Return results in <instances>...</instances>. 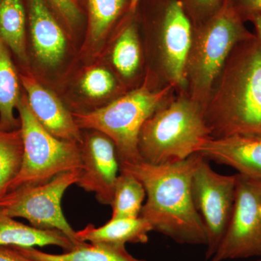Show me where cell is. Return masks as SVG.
Returning a JSON list of instances; mask_svg holds the SVG:
<instances>
[{
  "mask_svg": "<svg viewBox=\"0 0 261 261\" xmlns=\"http://www.w3.org/2000/svg\"><path fill=\"white\" fill-rule=\"evenodd\" d=\"M257 183L258 184L259 187H260L261 189V180H259V181H256Z\"/></svg>",
  "mask_w": 261,
  "mask_h": 261,
  "instance_id": "obj_31",
  "label": "cell"
},
{
  "mask_svg": "<svg viewBox=\"0 0 261 261\" xmlns=\"http://www.w3.org/2000/svg\"><path fill=\"white\" fill-rule=\"evenodd\" d=\"M79 145L82 166L77 186L94 193L99 203L111 205L120 172L114 143L99 130L84 128Z\"/></svg>",
  "mask_w": 261,
  "mask_h": 261,
  "instance_id": "obj_12",
  "label": "cell"
},
{
  "mask_svg": "<svg viewBox=\"0 0 261 261\" xmlns=\"http://www.w3.org/2000/svg\"><path fill=\"white\" fill-rule=\"evenodd\" d=\"M168 89L151 90L147 82L92 112L73 113L80 129L102 132L114 143L120 166L142 161L138 150L141 128L160 109Z\"/></svg>",
  "mask_w": 261,
  "mask_h": 261,
  "instance_id": "obj_4",
  "label": "cell"
},
{
  "mask_svg": "<svg viewBox=\"0 0 261 261\" xmlns=\"http://www.w3.org/2000/svg\"><path fill=\"white\" fill-rule=\"evenodd\" d=\"M245 21L254 13H261V0H227Z\"/></svg>",
  "mask_w": 261,
  "mask_h": 261,
  "instance_id": "obj_27",
  "label": "cell"
},
{
  "mask_svg": "<svg viewBox=\"0 0 261 261\" xmlns=\"http://www.w3.org/2000/svg\"><path fill=\"white\" fill-rule=\"evenodd\" d=\"M212 139L205 115L181 99L159 109L142 126L138 139L141 159L149 164L184 161L197 154Z\"/></svg>",
  "mask_w": 261,
  "mask_h": 261,
  "instance_id": "obj_2",
  "label": "cell"
},
{
  "mask_svg": "<svg viewBox=\"0 0 261 261\" xmlns=\"http://www.w3.org/2000/svg\"><path fill=\"white\" fill-rule=\"evenodd\" d=\"M80 171L73 170L41 185L15 189L0 199V208L10 217L28 220L34 227L61 231L78 246L84 243L65 219L61 201L65 191L76 185Z\"/></svg>",
  "mask_w": 261,
  "mask_h": 261,
  "instance_id": "obj_7",
  "label": "cell"
},
{
  "mask_svg": "<svg viewBox=\"0 0 261 261\" xmlns=\"http://www.w3.org/2000/svg\"><path fill=\"white\" fill-rule=\"evenodd\" d=\"M29 70L56 92L79 61V49L44 0H24Z\"/></svg>",
  "mask_w": 261,
  "mask_h": 261,
  "instance_id": "obj_5",
  "label": "cell"
},
{
  "mask_svg": "<svg viewBox=\"0 0 261 261\" xmlns=\"http://www.w3.org/2000/svg\"><path fill=\"white\" fill-rule=\"evenodd\" d=\"M145 197L146 192L142 182L134 175L120 171L111 204V219L140 217Z\"/></svg>",
  "mask_w": 261,
  "mask_h": 261,
  "instance_id": "obj_23",
  "label": "cell"
},
{
  "mask_svg": "<svg viewBox=\"0 0 261 261\" xmlns=\"http://www.w3.org/2000/svg\"><path fill=\"white\" fill-rule=\"evenodd\" d=\"M255 37L240 51L222 108L206 118L213 138L261 135V46Z\"/></svg>",
  "mask_w": 261,
  "mask_h": 261,
  "instance_id": "obj_3",
  "label": "cell"
},
{
  "mask_svg": "<svg viewBox=\"0 0 261 261\" xmlns=\"http://www.w3.org/2000/svg\"><path fill=\"white\" fill-rule=\"evenodd\" d=\"M18 72L29 107L37 121L57 138L80 144L82 129L59 96L41 83L30 70L18 69Z\"/></svg>",
  "mask_w": 261,
  "mask_h": 261,
  "instance_id": "obj_14",
  "label": "cell"
},
{
  "mask_svg": "<svg viewBox=\"0 0 261 261\" xmlns=\"http://www.w3.org/2000/svg\"><path fill=\"white\" fill-rule=\"evenodd\" d=\"M187 14L195 18H206V21L222 7L224 0H180Z\"/></svg>",
  "mask_w": 261,
  "mask_h": 261,
  "instance_id": "obj_26",
  "label": "cell"
},
{
  "mask_svg": "<svg viewBox=\"0 0 261 261\" xmlns=\"http://www.w3.org/2000/svg\"><path fill=\"white\" fill-rule=\"evenodd\" d=\"M17 110L23 137V161L8 192L41 185L61 173L82 168L79 144L60 140L49 133L33 115L24 91Z\"/></svg>",
  "mask_w": 261,
  "mask_h": 261,
  "instance_id": "obj_6",
  "label": "cell"
},
{
  "mask_svg": "<svg viewBox=\"0 0 261 261\" xmlns=\"http://www.w3.org/2000/svg\"><path fill=\"white\" fill-rule=\"evenodd\" d=\"M237 181L238 174H220L200 155L192 174V195L205 226L207 260L217 251L227 230L234 206Z\"/></svg>",
  "mask_w": 261,
  "mask_h": 261,
  "instance_id": "obj_8",
  "label": "cell"
},
{
  "mask_svg": "<svg viewBox=\"0 0 261 261\" xmlns=\"http://www.w3.org/2000/svg\"><path fill=\"white\" fill-rule=\"evenodd\" d=\"M206 161L234 168L238 174L261 180V135H237L212 138L198 153Z\"/></svg>",
  "mask_w": 261,
  "mask_h": 261,
  "instance_id": "obj_17",
  "label": "cell"
},
{
  "mask_svg": "<svg viewBox=\"0 0 261 261\" xmlns=\"http://www.w3.org/2000/svg\"><path fill=\"white\" fill-rule=\"evenodd\" d=\"M23 87L16 65L8 48H0V125L6 130L20 127V119L15 118L14 110L22 94Z\"/></svg>",
  "mask_w": 261,
  "mask_h": 261,
  "instance_id": "obj_22",
  "label": "cell"
},
{
  "mask_svg": "<svg viewBox=\"0 0 261 261\" xmlns=\"http://www.w3.org/2000/svg\"><path fill=\"white\" fill-rule=\"evenodd\" d=\"M153 231L148 221L142 217L115 219L100 227L88 224L76 231L80 241L89 243H106L125 245L126 243L145 244L148 233Z\"/></svg>",
  "mask_w": 261,
  "mask_h": 261,
  "instance_id": "obj_20",
  "label": "cell"
},
{
  "mask_svg": "<svg viewBox=\"0 0 261 261\" xmlns=\"http://www.w3.org/2000/svg\"><path fill=\"white\" fill-rule=\"evenodd\" d=\"M2 45H3V42H2L1 39H0V48H1Z\"/></svg>",
  "mask_w": 261,
  "mask_h": 261,
  "instance_id": "obj_32",
  "label": "cell"
},
{
  "mask_svg": "<svg viewBox=\"0 0 261 261\" xmlns=\"http://www.w3.org/2000/svg\"><path fill=\"white\" fill-rule=\"evenodd\" d=\"M23 142L20 127L6 130L0 125V199L21 167Z\"/></svg>",
  "mask_w": 261,
  "mask_h": 261,
  "instance_id": "obj_24",
  "label": "cell"
},
{
  "mask_svg": "<svg viewBox=\"0 0 261 261\" xmlns=\"http://www.w3.org/2000/svg\"><path fill=\"white\" fill-rule=\"evenodd\" d=\"M261 256V189L238 173L232 216L217 251L208 261Z\"/></svg>",
  "mask_w": 261,
  "mask_h": 261,
  "instance_id": "obj_9",
  "label": "cell"
},
{
  "mask_svg": "<svg viewBox=\"0 0 261 261\" xmlns=\"http://www.w3.org/2000/svg\"><path fill=\"white\" fill-rule=\"evenodd\" d=\"M247 20L252 21L255 25L257 36H258L259 42L261 46V13H254L250 15Z\"/></svg>",
  "mask_w": 261,
  "mask_h": 261,
  "instance_id": "obj_29",
  "label": "cell"
},
{
  "mask_svg": "<svg viewBox=\"0 0 261 261\" xmlns=\"http://www.w3.org/2000/svg\"><path fill=\"white\" fill-rule=\"evenodd\" d=\"M44 2L80 51L87 27L83 12L74 0H44Z\"/></svg>",
  "mask_w": 261,
  "mask_h": 261,
  "instance_id": "obj_25",
  "label": "cell"
},
{
  "mask_svg": "<svg viewBox=\"0 0 261 261\" xmlns=\"http://www.w3.org/2000/svg\"><path fill=\"white\" fill-rule=\"evenodd\" d=\"M142 58L138 19L136 13L128 12L97 58L104 62L124 85L138 75Z\"/></svg>",
  "mask_w": 261,
  "mask_h": 261,
  "instance_id": "obj_16",
  "label": "cell"
},
{
  "mask_svg": "<svg viewBox=\"0 0 261 261\" xmlns=\"http://www.w3.org/2000/svg\"><path fill=\"white\" fill-rule=\"evenodd\" d=\"M155 12L163 34L168 73L176 83L185 78L192 42L191 19L180 0H145Z\"/></svg>",
  "mask_w": 261,
  "mask_h": 261,
  "instance_id": "obj_13",
  "label": "cell"
},
{
  "mask_svg": "<svg viewBox=\"0 0 261 261\" xmlns=\"http://www.w3.org/2000/svg\"><path fill=\"white\" fill-rule=\"evenodd\" d=\"M27 34L25 1L0 0V39L10 51L19 70H29Z\"/></svg>",
  "mask_w": 261,
  "mask_h": 261,
  "instance_id": "obj_18",
  "label": "cell"
},
{
  "mask_svg": "<svg viewBox=\"0 0 261 261\" xmlns=\"http://www.w3.org/2000/svg\"><path fill=\"white\" fill-rule=\"evenodd\" d=\"M86 18L85 37L79 53L80 63L97 59L129 10L130 0H74Z\"/></svg>",
  "mask_w": 261,
  "mask_h": 261,
  "instance_id": "obj_15",
  "label": "cell"
},
{
  "mask_svg": "<svg viewBox=\"0 0 261 261\" xmlns=\"http://www.w3.org/2000/svg\"><path fill=\"white\" fill-rule=\"evenodd\" d=\"M125 86L99 58L80 63L57 89L73 113L97 111L128 92Z\"/></svg>",
  "mask_w": 261,
  "mask_h": 261,
  "instance_id": "obj_11",
  "label": "cell"
},
{
  "mask_svg": "<svg viewBox=\"0 0 261 261\" xmlns=\"http://www.w3.org/2000/svg\"><path fill=\"white\" fill-rule=\"evenodd\" d=\"M25 256L36 261H147L127 251L125 245L84 243L63 254H49L35 247H16Z\"/></svg>",
  "mask_w": 261,
  "mask_h": 261,
  "instance_id": "obj_21",
  "label": "cell"
},
{
  "mask_svg": "<svg viewBox=\"0 0 261 261\" xmlns=\"http://www.w3.org/2000/svg\"><path fill=\"white\" fill-rule=\"evenodd\" d=\"M200 155L178 162L153 165L140 162L122 165L145 188L146 202L140 217L153 231L181 245H206L205 226L192 195V178Z\"/></svg>",
  "mask_w": 261,
  "mask_h": 261,
  "instance_id": "obj_1",
  "label": "cell"
},
{
  "mask_svg": "<svg viewBox=\"0 0 261 261\" xmlns=\"http://www.w3.org/2000/svg\"><path fill=\"white\" fill-rule=\"evenodd\" d=\"M0 261H36L25 256L14 246L0 245Z\"/></svg>",
  "mask_w": 261,
  "mask_h": 261,
  "instance_id": "obj_28",
  "label": "cell"
},
{
  "mask_svg": "<svg viewBox=\"0 0 261 261\" xmlns=\"http://www.w3.org/2000/svg\"><path fill=\"white\" fill-rule=\"evenodd\" d=\"M257 261H261V259H260V260H257Z\"/></svg>",
  "mask_w": 261,
  "mask_h": 261,
  "instance_id": "obj_33",
  "label": "cell"
},
{
  "mask_svg": "<svg viewBox=\"0 0 261 261\" xmlns=\"http://www.w3.org/2000/svg\"><path fill=\"white\" fill-rule=\"evenodd\" d=\"M140 1V0H130L129 10H128V13H135Z\"/></svg>",
  "mask_w": 261,
  "mask_h": 261,
  "instance_id": "obj_30",
  "label": "cell"
},
{
  "mask_svg": "<svg viewBox=\"0 0 261 261\" xmlns=\"http://www.w3.org/2000/svg\"><path fill=\"white\" fill-rule=\"evenodd\" d=\"M0 245L20 247L57 246L69 251L75 245L57 230L41 229L15 221L0 208Z\"/></svg>",
  "mask_w": 261,
  "mask_h": 261,
  "instance_id": "obj_19",
  "label": "cell"
},
{
  "mask_svg": "<svg viewBox=\"0 0 261 261\" xmlns=\"http://www.w3.org/2000/svg\"><path fill=\"white\" fill-rule=\"evenodd\" d=\"M243 22L227 0H224L221 9L204 24L195 65L198 87H210L232 48L240 41L254 37L247 32Z\"/></svg>",
  "mask_w": 261,
  "mask_h": 261,
  "instance_id": "obj_10",
  "label": "cell"
}]
</instances>
